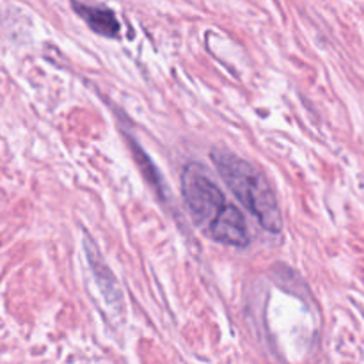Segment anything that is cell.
<instances>
[{
  "label": "cell",
  "mask_w": 364,
  "mask_h": 364,
  "mask_svg": "<svg viewBox=\"0 0 364 364\" xmlns=\"http://www.w3.org/2000/svg\"><path fill=\"white\" fill-rule=\"evenodd\" d=\"M181 194L191 219L206 233L230 206L219 185L206 173V167L198 162L187 164L181 171Z\"/></svg>",
  "instance_id": "2"
},
{
  "label": "cell",
  "mask_w": 364,
  "mask_h": 364,
  "mask_svg": "<svg viewBox=\"0 0 364 364\" xmlns=\"http://www.w3.org/2000/svg\"><path fill=\"white\" fill-rule=\"evenodd\" d=\"M130 144H132V148H134L135 159H137L139 166H141V171H144V176H146V180H148L149 183H151L153 187L156 188V191H159L160 198H164V191H162V180H160V178H159V173H156V169H155V167L151 166V164H149V160H148V156H146V153L142 151L141 148H137V146L134 144V141H132V139H130Z\"/></svg>",
  "instance_id": "6"
},
{
  "label": "cell",
  "mask_w": 364,
  "mask_h": 364,
  "mask_svg": "<svg viewBox=\"0 0 364 364\" xmlns=\"http://www.w3.org/2000/svg\"><path fill=\"white\" fill-rule=\"evenodd\" d=\"M212 162L238 201L258 219V223L270 233L283 230V215L279 203L265 174L235 153L228 149H213Z\"/></svg>",
  "instance_id": "1"
},
{
  "label": "cell",
  "mask_w": 364,
  "mask_h": 364,
  "mask_svg": "<svg viewBox=\"0 0 364 364\" xmlns=\"http://www.w3.org/2000/svg\"><path fill=\"white\" fill-rule=\"evenodd\" d=\"M206 235L219 244L231 245V247H245L249 244V228L245 217L233 205L228 206L226 212L217 219Z\"/></svg>",
  "instance_id": "4"
},
{
  "label": "cell",
  "mask_w": 364,
  "mask_h": 364,
  "mask_svg": "<svg viewBox=\"0 0 364 364\" xmlns=\"http://www.w3.org/2000/svg\"><path fill=\"white\" fill-rule=\"evenodd\" d=\"M71 6L92 32L103 36V38H117L119 36L121 23L114 11L107 9V7L87 6V4H82L78 0H71Z\"/></svg>",
  "instance_id": "5"
},
{
  "label": "cell",
  "mask_w": 364,
  "mask_h": 364,
  "mask_svg": "<svg viewBox=\"0 0 364 364\" xmlns=\"http://www.w3.org/2000/svg\"><path fill=\"white\" fill-rule=\"evenodd\" d=\"M84 249L85 256H87L89 267H91L92 270V276H95L96 283H98L107 304L119 308L121 302H123V294H121V288L119 284H117L116 276H114L112 270L109 269V265H107L105 259H103L98 245L95 244V240H92L87 233H84Z\"/></svg>",
  "instance_id": "3"
}]
</instances>
